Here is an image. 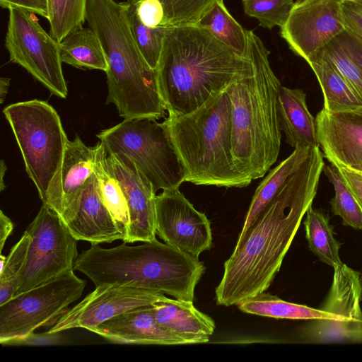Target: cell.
<instances>
[{
    "label": "cell",
    "mask_w": 362,
    "mask_h": 362,
    "mask_svg": "<svg viewBox=\"0 0 362 362\" xmlns=\"http://www.w3.org/2000/svg\"><path fill=\"white\" fill-rule=\"evenodd\" d=\"M31 241L30 235L25 230L6 258L4 268L0 271V305L16 293Z\"/></svg>",
    "instance_id": "34"
},
{
    "label": "cell",
    "mask_w": 362,
    "mask_h": 362,
    "mask_svg": "<svg viewBox=\"0 0 362 362\" xmlns=\"http://www.w3.org/2000/svg\"><path fill=\"white\" fill-rule=\"evenodd\" d=\"M240 55L198 24L167 26L158 66L160 95L169 115H185L225 90L250 68Z\"/></svg>",
    "instance_id": "2"
},
{
    "label": "cell",
    "mask_w": 362,
    "mask_h": 362,
    "mask_svg": "<svg viewBox=\"0 0 362 362\" xmlns=\"http://www.w3.org/2000/svg\"><path fill=\"white\" fill-rule=\"evenodd\" d=\"M138 0L122 1L132 36L150 66L156 69L167 26L151 28L142 23L137 13Z\"/></svg>",
    "instance_id": "31"
},
{
    "label": "cell",
    "mask_w": 362,
    "mask_h": 362,
    "mask_svg": "<svg viewBox=\"0 0 362 362\" xmlns=\"http://www.w3.org/2000/svg\"><path fill=\"white\" fill-rule=\"evenodd\" d=\"M88 0H48L49 34L58 42L83 28Z\"/></svg>",
    "instance_id": "33"
},
{
    "label": "cell",
    "mask_w": 362,
    "mask_h": 362,
    "mask_svg": "<svg viewBox=\"0 0 362 362\" xmlns=\"http://www.w3.org/2000/svg\"><path fill=\"white\" fill-rule=\"evenodd\" d=\"M35 15L21 8L8 9L5 47L9 61L24 68L52 94L66 98L59 42L42 28Z\"/></svg>",
    "instance_id": "10"
},
{
    "label": "cell",
    "mask_w": 362,
    "mask_h": 362,
    "mask_svg": "<svg viewBox=\"0 0 362 362\" xmlns=\"http://www.w3.org/2000/svg\"><path fill=\"white\" fill-rule=\"evenodd\" d=\"M97 144L87 146L76 134L68 141L61 166L47 196V205L64 220L75 206L86 180L95 170Z\"/></svg>",
    "instance_id": "19"
},
{
    "label": "cell",
    "mask_w": 362,
    "mask_h": 362,
    "mask_svg": "<svg viewBox=\"0 0 362 362\" xmlns=\"http://www.w3.org/2000/svg\"><path fill=\"white\" fill-rule=\"evenodd\" d=\"M193 301L166 296L153 304L157 322L185 339L187 344L206 343L216 328L214 320L197 310Z\"/></svg>",
    "instance_id": "22"
},
{
    "label": "cell",
    "mask_w": 362,
    "mask_h": 362,
    "mask_svg": "<svg viewBox=\"0 0 362 362\" xmlns=\"http://www.w3.org/2000/svg\"><path fill=\"white\" fill-rule=\"evenodd\" d=\"M86 21L98 37L107 62L106 103H113L126 119L162 118L166 110L156 70L140 52L122 3L88 0Z\"/></svg>",
    "instance_id": "5"
},
{
    "label": "cell",
    "mask_w": 362,
    "mask_h": 362,
    "mask_svg": "<svg viewBox=\"0 0 362 362\" xmlns=\"http://www.w3.org/2000/svg\"><path fill=\"white\" fill-rule=\"evenodd\" d=\"M360 175H362V173H361V174H360Z\"/></svg>",
    "instance_id": "47"
},
{
    "label": "cell",
    "mask_w": 362,
    "mask_h": 362,
    "mask_svg": "<svg viewBox=\"0 0 362 362\" xmlns=\"http://www.w3.org/2000/svg\"><path fill=\"white\" fill-rule=\"evenodd\" d=\"M3 8H21L48 18V0H0Z\"/></svg>",
    "instance_id": "40"
},
{
    "label": "cell",
    "mask_w": 362,
    "mask_h": 362,
    "mask_svg": "<svg viewBox=\"0 0 362 362\" xmlns=\"http://www.w3.org/2000/svg\"><path fill=\"white\" fill-rule=\"evenodd\" d=\"M344 30L340 0H297L280 33L308 62Z\"/></svg>",
    "instance_id": "14"
},
{
    "label": "cell",
    "mask_w": 362,
    "mask_h": 362,
    "mask_svg": "<svg viewBox=\"0 0 362 362\" xmlns=\"http://www.w3.org/2000/svg\"><path fill=\"white\" fill-rule=\"evenodd\" d=\"M143 243L136 246L124 243L109 249L91 245L78 255L74 270L84 274L95 286H132L193 301L204 263L157 239Z\"/></svg>",
    "instance_id": "4"
},
{
    "label": "cell",
    "mask_w": 362,
    "mask_h": 362,
    "mask_svg": "<svg viewBox=\"0 0 362 362\" xmlns=\"http://www.w3.org/2000/svg\"><path fill=\"white\" fill-rule=\"evenodd\" d=\"M91 332L115 343L159 345L187 344L185 339L157 322L153 304L119 314L99 325Z\"/></svg>",
    "instance_id": "20"
},
{
    "label": "cell",
    "mask_w": 362,
    "mask_h": 362,
    "mask_svg": "<svg viewBox=\"0 0 362 362\" xmlns=\"http://www.w3.org/2000/svg\"><path fill=\"white\" fill-rule=\"evenodd\" d=\"M11 78L6 77H1L0 78V103H3L6 95L8 93Z\"/></svg>",
    "instance_id": "43"
},
{
    "label": "cell",
    "mask_w": 362,
    "mask_h": 362,
    "mask_svg": "<svg viewBox=\"0 0 362 362\" xmlns=\"http://www.w3.org/2000/svg\"><path fill=\"white\" fill-rule=\"evenodd\" d=\"M156 120L124 119L97 134L107 151L122 153L132 159L156 192L178 188L185 182L182 164L166 128Z\"/></svg>",
    "instance_id": "8"
},
{
    "label": "cell",
    "mask_w": 362,
    "mask_h": 362,
    "mask_svg": "<svg viewBox=\"0 0 362 362\" xmlns=\"http://www.w3.org/2000/svg\"><path fill=\"white\" fill-rule=\"evenodd\" d=\"M359 278H360L361 284V286H362V269L359 272Z\"/></svg>",
    "instance_id": "46"
},
{
    "label": "cell",
    "mask_w": 362,
    "mask_h": 362,
    "mask_svg": "<svg viewBox=\"0 0 362 362\" xmlns=\"http://www.w3.org/2000/svg\"><path fill=\"white\" fill-rule=\"evenodd\" d=\"M3 113L13 132L26 173L44 204L69 141L60 117L49 103L37 99L11 104Z\"/></svg>",
    "instance_id": "7"
},
{
    "label": "cell",
    "mask_w": 362,
    "mask_h": 362,
    "mask_svg": "<svg viewBox=\"0 0 362 362\" xmlns=\"http://www.w3.org/2000/svg\"><path fill=\"white\" fill-rule=\"evenodd\" d=\"M249 70L226 88L231 103V152L236 172L248 183L262 177L276 161L281 130L277 112L280 81L269 51L247 30Z\"/></svg>",
    "instance_id": "3"
},
{
    "label": "cell",
    "mask_w": 362,
    "mask_h": 362,
    "mask_svg": "<svg viewBox=\"0 0 362 362\" xmlns=\"http://www.w3.org/2000/svg\"><path fill=\"white\" fill-rule=\"evenodd\" d=\"M303 222L308 247L322 262L333 268L342 262L339 257L340 243L334 238L329 217L312 206Z\"/></svg>",
    "instance_id": "28"
},
{
    "label": "cell",
    "mask_w": 362,
    "mask_h": 362,
    "mask_svg": "<svg viewBox=\"0 0 362 362\" xmlns=\"http://www.w3.org/2000/svg\"><path fill=\"white\" fill-rule=\"evenodd\" d=\"M345 29L362 40V0H340Z\"/></svg>",
    "instance_id": "37"
},
{
    "label": "cell",
    "mask_w": 362,
    "mask_h": 362,
    "mask_svg": "<svg viewBox=\"0 0 362 362\" xmlns=\"http://www.w3.org/2000/svg\"><path fill=\"white\" fill-rule=\"evenodd\" d=\"M64 339L59 332L35 333L20 338L7 341L4 345H24V346H48L61 345L64 344Z\"/></svg>",
    "instance_id": "39"
},
{
    "label": "cell",
    "mask_w": 362,
    "mask_h": 362,
    "mask_svg": "<svg viewBox=\"0 0 362 362\" xmlns=\"http://www.w3.org/2000/svg\"><path fill=\"white\" fill-rule=\"evenodd\" d=\"M323 157L320 147L313 148L247 230L239 235L215 290L217 305H238L269 288L316 196L325 167Z\"/></svg>",
    "instance_id": "1"
},
{
    "label": "cell",
    "mask_w": 362,
    "mask_h": 362,
    "mask_svg": "<svg viewBox=\"0 0 362 362\" xmlns=\"http://www.w3.org/2000/svg\"><path fill=\"white\" fill-rule=\"evenodd\" d=\"M62 221L76 240L91 245L124 239L103 201L95 170L83 185L75 206Z\"/></svg>",
    "instance_id": "18"
},
{
    "label": "cell",
    "mask_w": 362,
    "mask_h": 362,
    "mask_svg": "<svg viewBox=\"0 0 362 362\" xmlns=\"http://www.w3.org/2000/svg\"><path fill=\"white\" fill-rule=\"evenodd\" d=\"M13 229L11 220L6 216L2 211H0V252H1L4 244Z\"/></svg>",
    "instance_id": "42"
},
{
    "label": "cell",
    "mask_w": 362,
    "mask_h": 362,
    "mask_svg": "<svg viewBox=\"0 0 362 362\" xmlns=\"http://www.w3.org/2000/svg\"><path fill=\"white\" fill-rule=\"evenodd\" d=\"M62 63L82 69L106 71L107 62L100 41L90 28H79L59 42Z\"/></svg>",
    "instance_id": "26"
},
{
    "label": "cell",
    "mask_w": 362,
    "mask_h": 362,
    "mask_svg": "<svg viewBox=\"0 0 362 362\" xmlns=\"http://www.w3.org/2000/svg\"><path fill=\"white\" fill-rule=\"evenodd\" d=\"M238 307L245 313L276 319H335L332 314L321 309L287 302L264 292L242 301Z\"/></svg>",
    "instance_id": "27"
},
{
    "label": "cell",
    "mask_w": 362,
    "mask_h": 362,
    "mask_svg": "<svg viewBox=\"0 0 362 362\" xmlns=\"http://www.w3.org/2000/svg\"><path fill=\"white\" fill-rule=\"evenodd\" d=\"M165 296L163 293L127 286L103 285L80 303L67 309L48 330L61 332L74 328L92 331L106 320L127 310L150 305Z\"/></svg>",
    "instance_id": "15"
},
{
    "label": "cell",
    "mask_w": 362,
    "mask_h": 362,
    "mask_svg": "<svg viewBox=\"0 0 362 362\" xmlns=\"http://www.w3.org/2000/svg\"><path fill=\"white\" fill-rule=\"evenodd\" d=\"M312 147L294 148V151L271 170L256 189L246 214L243 227L239 235L243 234L259 213L276 195L288 178L309 156Z\"/></svg>",
    "instance_id": "24"
},
{
    "label": "cell",
    "mask_w": 362,
    "mask_h": 362,
    "mask_svg": "<svg viewBox=\"0 0 362 362\" xmlns=\"http://www.w3.org/2000/svg\"><path fill=\"white\" fill-rule=\"evenodd\" d=\"M137 13L146 25L151 28L162 25L164 9L159 0H138Z\"/></svg>",
    "instance_id": "38"
},
{
    "label": "cell",
    "mask_w": 362,
    "mask_h": 362,
    "mask_svg": "<svg viewBox=\"0 0 362 362\" xmlns=\"http://www.w3.org/2000/svg\"><path fill=\"white\" fill-rule=\"evenodd\" d=\"M322 51L362 100V40L345 29Z\"/></svg>",
    "instance_id": "25"
},
{
    "label": "cell",
    "mask_w": 362,
    "mask_h": 362,
    "mask_svg": "<svg viewBox=\"0 0 362 362\" xmlns=\"http://www.w3.org/2000/svg\"><path fill=\"white\" fill-rule=\"evenodd\" d=\"M184 170V181L196 185L244 187L231 152V103L226 90L216 92L185 115L163 122Z\"/></svg>",
    "instance_id": "6"
},
{
    "label": "cell",
    "mask_w": 362,
    "mask_h": 362,
    "mask_svg": "<svg viewBox=\"0 0 362 362\" xmlns=\"http://www.w3.org/2000/svg\"><path fill=\"white\" fill-rule=\"evenodd\" d=\"M30 243L16 294L74 271L77 241L61 216L45 204L27 228Z\"/></svg>",
    "instance_id": "11"
},
{
    "label": "cell",
    "mask_w": 362,
    "mask_h": 362,
    "mask_svg": "<svg viewBox=\"0 0 362 362\" xmlns=\"http://www.w3.org/2000/svg\"><path fill=\"white\" fill-rule=\"evenodd\" d=\"M346 185L362 207V175L339 168Z\"/></svg>",
    "instance_id": "41"
},
{
    "label": "cell",
    "mask_w": 362,
    "mask_h": 362,
    "mask_svg": "<svg viewBox=\"0 0 362 362\" xmlns=\"http://www.w3.org/2000/svg\"><path fill=\"white\" fill-rule=\"evenodd\" d=\"M6 165L3 160L0 161V189L3 191L6 186L4 183V177L6 171Z\"/></svg>",
    "instance_id": "44"
},
{
    "label": "cell",
    "mask_w": 362,
    "mask_h": 362,
    "mask_svg": "<svg viewBox=\"0 0 362 362\" xmlns=\"http://www.w3.org/2000/svg\"><path fill=\"white\" fill-rule=\"evenodd\" d=\"M197 24L240 55H245L247 30L230 15L223 0L217 1Z\"/></svg>",
    "instance_id": "30"
},
{
    "label": "cell",
    "mask_w": 362,
    "mask_h": 362,
    "mask_svg": "<svg viewBox=\"0 0 362 362\" xmlns=\"http://www.w3.org/2000/svg\"><path fill=\"white\" fill-rule=\"evenodd\" d=\"M6 257L1 254L0 255V271L4 268V266L6 262Z\"/></svg>",
    "instance_id": "45"
},
{
    "label": "cell",
    "mask_w": 362,
    "mask_h": 362,
    "mask_svg": "<svg viewBox=\"0 0 362 362\" xmlns=\"http://www.w3.org/2000/svg\"><path fill=\"white\" fill-rule=\"evenodd\" d=\"M281 130L293 148L320 147L315 119L310 112L302 89L281 86L277 100Z\"/></svg>",
    "instance_id": "21"
},
{
    "label": "cell",
    "mask_w": 362,
    "mask_h": 362,
    "mask_svg": "<svg viewBox=\"0 0 362 362\" xmlns=\"http://www.w3.org/2000/svg\"><path fill=\"white\" fill-rule=\"evenodd\" d=\"M106 161L122 188L129 209V226L124 243L156 239V192L152 184L132 160L122 153L107 151Z\"/></svg>",
    "instance_id": "16"
},
{
    "label": "cell",
    "mask_w": 362,
    "mask_h": 362,
    "mask_svg": "<svg viewBox=\"0 0 362 362\" xmlns=\"http://www.w3.org/2000/svg\"><path fill=\"white\" fill-rule=\"evenodd\" d=\"M362 286L359 272L341 263L334 268L332 282L320 309L335 319H315L300 335L308 344L362 343Z\"/></svg>",
    "instance_id": "12"
},
{
    "label": "cell",
    "mask_w": 362,
    "mask_h": 362,
    "mask_svg": "<svg viewBox=\"0 0 362 362\" xmlns=\"http://www.w3.org/2000/svg\"><path fill=\"white\" fill-rule=\"evenodd\" d=\"M323 156L332 164L362 173V110L330 112L322 108L315 117Z\"/></svg>",
    "instance_id": "17"
},
{
    "label": "cell",
    "mask_w": 362,
    "mask_h": 362,
    "mask_svg": "<svg viewBox=\"0 0 362 362\" xmlns=\"http://www.w3.org/2000/svg\"><path fill=\"white\" fill-rule=\"evenodd\" d=\"M324 173L334 189L329 204L332 213L342 219V225L362 230V207L346 185L339 169L330 163L325 165Z\"/></svg>",
    "instance_id": "32"
},
{
    "label": "cell",
    "mask_w": 362,
    "mask_h": 362,
    "mask_svg": "<svg viewBox=\"0 0 362 362\" xmlns=\"http://www.w3.org/2000/svg\"><path fill=\"white\" fill-rule=\"evenodd\" d=\"M156 231L166 244L196 258L212 246L210 221L179 187L156 195Z\"/></svg>",
    "instance_id": "13"
},
{
    "label": "cell",
    "mask_w": 362,
    "mask_h": 362,
    "mask_svg": "<svg viewBox=\"0 0 362 362\" xmlns=\"http://www.w3.org/2000/svg\"><path fill=\"white\" fill-rule=\"evenodd\" d=\"M97 146L95 171L99 180L101 194L105 205L124 234L125 239L129 226L127 203L119 182L106 161L107 151L104 144L100 141Z\"/></svg>",
    "instance_id": "29"
},
{
    "label": "cell",
    "mask_w": 362,
    "mask_h": 362,
    "mask_svg": "<svg viewBox=\"0 0 362 362\" xmlns=\"http://www.w3.org/2000/svg\"><path fill=\"white\" fill-rule=\"evenodd\" d=\"M86 285L74 271L63 274L0 305V343L23 338L55 322Z\"/></svg>",
    "instance_id": "9"
},
{
    "label": "cell",
    "mask_w": 362,
    "mask_h": 362,
    "mask_svg": "<svg viewBox=\"0 0 362 362\" xmlns=\"http://www.w3.org/2000/svg\"><path fill=\"white\" fill-rule=\"evenodd\" d=\"M320 86L324 109L330 112L362 110V100L322 50L307 62Z\"/></svg>",
    "instance_id": "23"
},
{
    "label": "cell",
    "mask_w": 362,
    "mask_h": 362,
    "mask_svg": "<svg viewBox=\"0 0 362 362\" xmlns=\"http://www.w3.org/2000/svg\"><path fill=\"white\" fill-rule=\"evenodd\" d=\"M247 16L256 18L259 25L272 29L282 28L286 23L293 7V0H242Z\"/></svg>",
    "instance_id": "35"
},
{
    "label": "cell",
    "mask_w": 362,
    "mask_h": 362,
    "mask_svg": "<svg viewBox=\"0 0 362 362\" xmlns=\"http://www.w3.org/2000/svg\"><path fill=\"white\" fill-rule=\"evenodd\" d=\"M164 9L162 25L197 24L221 0H159Z\"/></svg>",
    "instance_id": "36"
}]
</instances>
